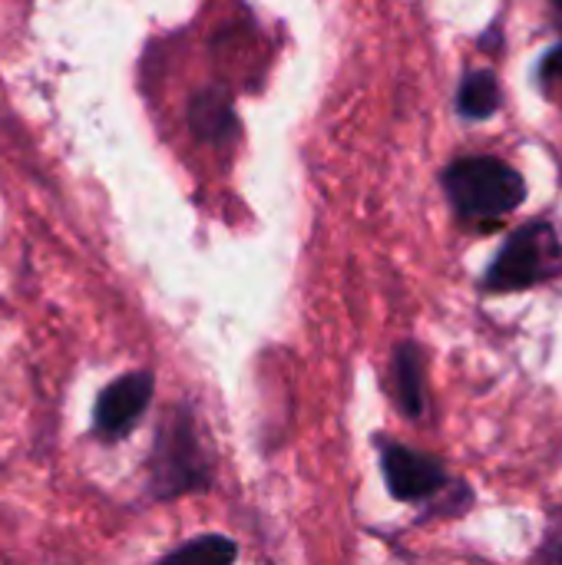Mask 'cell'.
<instances>
[{
	"label": "cell",
	"mask_w": 562,
	"mask_h": 565,
	"mask_svg": "<svg viewBox=\"0 0 562 565\" xmlns=\"http://www.w3.org/2000/svg\"><path fill=\"white\" fill-rule=\"evenodd\" d=\"M562 265V245L556 232L543 222L517 228L500 248L497 262L487 271L490 291H520L553 278Z\"/></svg>",
	"instance_id": "2"
},
{
	"label": "cell",
	"mask_w": 562,
	"mask_h": 565,
	"mask_svg": "<svg viewBox=\"0 0 562 565\" xmlns=\"http://www.w3.org/2000/svg\"><path fill=\"white\" fill-rule=\"evenodd\" d=\"M238 556L235 543L229 536H199L166 556L159 565H232Z\"/></svg>",
	"instance_id": "9"
},
{
	"label": "cell",
	"mask_w": 562,
	"mask_h": 565,
	"mask_svg": "<svg viewBox=\"0 0 562 565\" xmlns=\"http://www.w3.org/2000/svg\"><path fill=\"white\" fill-rule=\"evenodd\" d=\"M553 7H556V20H560V30H562V0H553Z\"/></svg>",
	"instance_id": "12"
},
{
	"label": "cell",
	"mask_w": 562,
	"mask_h": 565,
	"mask_svg": "<svg viewBox=\"0 0 562 565\" xmlns=\"http://www.w3.org/2000/svg\"><path fill=\"white\" fill-rule=\"evenodd\" d=\"M189 122H192L195 136L205 139V142H222V139H229L235 132V113H232L229 99L222 93H215V89L192 99Z\"/></svg>",
	"instance_id": "7"
},
{
	"label": "cell",
	"mask_w": 562,
	"mask_h": 565,
	"mask_svg": "<svg viewBox=\"0 0 562 565\" xmlns=\"http://www.w3.org/2000/svg\"><path fill=\"white\" fill-rule=\"evenodd\" d=\"M444 189L450 205L467 222H497L523 205V175L497 156H464L447 166Z\"/></svg>",
	"instance_id": "1"
},
{
	"label": "cell",
	"mask_w": 562,
	"mask_h": 565,
	"mask_svg": "<svg viewBox=\"0 0 562 565\" xmlns=\"http://www.w3.org/2000/svg\"><path fill=\"white\" fill-rule=\"evenodd\" d=\"M457 109L464 119H490L500 109V83L490 70H474L457 89Z\"/></svg>",
	"instance_id": "8"
},
{
	"label": "cell",
	"mask_w": 562,
	"mask_h": 565,
	"mask_svg": "<svg viewBox=\"0 0 562 565\" xmlns=\"http://www.w3.org/2000/svg\"><path fill=\"white\" fill-rule=\"evenodd\" d=\"M540 76H543V79H562V43L560 46H553V50L543 56V63H540Z\"/></svg>",
	"instance_id": "10"
},
{
	"label": "cell",
	"mask_w": 562,
	"mask_h": 565,
	"mask_svg": "<svg viewBox=\"0 0 562 565\" xmlns=\"http://www.w3.org/2000/svg\"><path fill=\"white\" fill-rule=\"evenodd\" d=\"M550 553H553L556 565H562V533H560V536H553V540H550Z\"/></svg>",
	"instance_id": "11"
},
{
	"label": "cell",
	"mask_w": 562,
	"mask_h": 565,
	"mask_svg": "<svg viewBox=\"0 0 562 565\" xmlns=\"http://www.w3.org/2000/svg\"><path fill=\"white\" fill-rule=\"evenodd\" d=\"M394 387L397 404L407 417L424 414V358L417 344H397L394 351Z\"/></svg>",
	"instance_id": "6"
},
{
	"label": "cell",
	"mask_w": 562,
	"mask_h": 565,
	"mask_svg": "<svg viewBox=\"0 0 562 565\" xmlns=\"http://www.w3.org/2000/svg\"><path fill=\"white\" fill-rule=\"evenodd\" d=\"M156 490L162 497L182 493V490H195L205 487L209 470L192 430V420L185 414H179L172 424H166L159 430V450H156Z\"/></svg>",
	"instance_id": "3"
},
{
	"label": "cell",
	"mask_w": 562,
	"mask_h": 565,
	"mask_svg": "<svg viewBox=\"0 0 562 565\" xmlns=\"http://www.w3.org/2000/svg\"><path fill=\"white\" fill-rule=\"evenodd\" d=\"M381 467H384V480L391 493L404 503L427 500L441 493L447 483V473L434 457L401 447V444H381Z\"/></svg>",
	"instance_id": "4"
},
{
	"label": "cell",
	"mask_w": 562,
	"mask_h": 565,
	"mask_svg": "<svg viewBox=\"0 0 562 565\" xmlns=\"http://www.w3.org/2000/svg\"><path fill=\"white\" fill-rule=\"evenodd\" d=\"M152 401V377L149 374H126L113 381L96 404V430L103 437H123L149 407Z\"/></svg>",
	"instance_id": "5"
}]
</instances>
